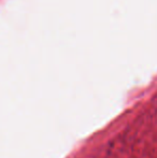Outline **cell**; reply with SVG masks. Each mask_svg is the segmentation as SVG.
Returning a JSON list of instances; mask_svg holds the SVG:
<instances>
[]
</instances>
